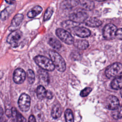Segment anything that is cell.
<instances>
[{"instance_id": "cell-1", "label": "cell", "mask_w": 122, "mask_h": 122, "mask_svg": "<svg viewBox=\"0 0 122 122\" xmlns=\"http://www.w3.org/2000/svg\"><path fill=\"white\" fill-rule=\"evenodd\" d=\"M49 55L57 70L60 72L64 71L66 68V65L63 58L54 50L50 51Z\"/></svg>"}, {"instance_id": "cell-2", "label": "cell", "mask_w": 122, "mask_h": 122, "mask_svg": "<svg viewBox=\"0 0 122 122\" xmlns=\"http://www.w3.org/2000/svg\"><path fill=\"white\" fill-rule=\"evenodd\" d=\"M35 63L42 69L48 71H52L55 67L52 60L44 56L37 55L34 58Z\"/></svg>"}, {"instance_id": "cell-3", "label": "cell", "mask_w": 122, "mask_h": 122, "mask_svg": "<svg viewBox=\"0 0 122 122\" xmlns=\"http://www.w3.org/2000/svg\"><path fill=\"white\" fill-rule=\"evenodd\" d=\"M105 74L108 78L117 77L122 74V64L115 62L108 66L105 70Z\"/></svg>"}, {"instance_id": "cell-4", "label": "cell", "mask_w": 122, "mask_h": 122, "mask_svg": "<svg viewBox=\"0 0 122 122\" xmlns=\"http://www.w3.org/2000/svg\"><path fill=\"white\" fill-rule=\"evenodd\" d=\"M56 35L65 43L72 44L74 42V39L72 35L64 29L58 28L56 30Z\"/></svg>"}, {"instance_id": "cell-5", "label": "cell", "mask_w": 122, "mask_h": 122, "mask_svg": "<svg viewBox=\"0 0 122 122\" xmlns=\"http://www.w3.org/2000/svg\"><path fill=\"white\" fill-rule=\"evenodd\" d=\"M22 36V33L20 30H13L7 37V41L11 46L15 47L18 45Z\"/></svg>"}, {"instance_id": "cell-6", "label": "cell", "mask_w": 122, "mask_h": 122, "mask_svg": "<svg viewBox=\"0 0 122 122\" xmlns=\"http://www.w3.org/2000/svg\"><path fill=\"white\" fill-rule=\"evenodd\" d=\"M117 27L112 24L109 23L106 25L103 29V36L107 40H111L116 37Z\"/></svg>"}, {"instance_id": "cell-7", "label": "cell", "mask_w": 122, "mask_h": 122, "mask_svg": "<svg viewBox=\"0 0 122 122\" xmlns=\"http://www.w3.org/2000/svg\"><path fill=\"white\" fill-rule=\"evenodd\" d=\"M18 105L21 111L23 112L28 111L30 105V98L26 93H22L18 100Z\"/></svg>"}, {"instance_id": "cell-8", "label": "cell", "mask_w": 122, "mask_h": 122, "mask_svg": "<svg viewBox=\"0 0 122 122\" xmlns=\"http://www.w3.org/2000/svg\"><path fill=\"white\" fill-rule=\"evenodd\" d=\"M88 17L87 13L82 10L73 12L69 15L70 20L78 23L84 22L86 20Z\"/></svg>"}, {"instance_id": "cell-9", "label": "cell", "mask_w": 122, "mask_h": 122, "mask_svg": "<svg viewBox=\"0 0 122 122\" xmlns=\"http://www.w3.org/2000/svg\"><path fill=\"white\" fill-rule=\"evenodd\" d=\"M105 106L107 109L113 110L119 106V101L116 97L111 95L106 99Z\"/></svg>"}, {"instance_id": "cell-10", "label": "cell", "mask_w": 122, "mask_h": 122, "mask_svg": "<svg viewBox=\"0 0 122 122\" xmlns=\"http://www.w3.org/2000/svg\"><path fill=\"white\" fill-rule=\"evenodd\" d=\"M26 72L21 68L16 69L13 73V80L17 84H21L24 82L26 79Z\"/></svg>"}, {"instance_id": "cell-11", "label": "cell", "mask_w": 122, "mask_h": 122, "mask_svg": "<svg viewBox=\"0 0 122 122\" xmlns=\"http://www.w3.org/2000/svg\"><path fill=\"white\" fill-rule=\"evenodd\" d=\"M74 33L80 38H86L90 36L91 31L87 28L84 27L76 26L73 28Z\"/></svg>"}, {"instance_id": "cell-12", "label": "cell", "mask_w": 122, "mask_h": 122, "mask_svg": "<svg viewBox=\"0 0 122 122\" xmlns=\"http://www.w3.org/2000/svg\"><path fill=\"white\" fill-rule=\"evenodd\" d=\"M23 19V15L22 14H17L12 19L9 30L11 31L16 30L21 24Z\"/></svg>"}, {"instance_id": "cell-13", "label": "cell", "mask_w": 122, "mask_h": 122, "mask_svg": "<svg viewBox=\"0 0 122 122\" xmlns=\"http://www.w3.org/2000/svg\"><path fill=\"white\" fill-rule=\"evenodd\" d=\"M80 0H64L60 4V7L62 9H69L72 8L79 4Z\"/></svg>"}, {"instance_id": "cell-14", "label": "cell", "mask_w": 122, "mask_h": 122, "mask_svg": "<svg viewBox=\"0 0 122 122\" xmlns=\"http://www.w3.org/2000/svg\"><path fill=\"white\" fill-rule=\"evenodd\" d=\"M62 113V109L61 105L59 103L55 104L51 110V115L52 117L54 119L59 118Z\"/></svg>"}, {"instance_id": "cell-15", "label": "cell", "mask_w": 122, "mask_h": 122, "mask_svg": "<svg viewBox=\"0 0 122 122\" xmlns=\"http://www.w3.org/2000/svg\"><path fill=\"white\" fill-rule=\"evenodd\" d=\"M102 24V21L95 17H91L86 20L85 21V25L90 27H97L101 26Z\"/></svg>"}, {"instance_id": "cell-16", "label": "cell", "mask_w": 122, "mask_h": 122, "mask_svg": "<svg viewBox=\"0 0 122 122\" xmlns=\"http://www.w3.org/2000/svg\"><path fill=\"white\" fill-rule=\"evenodd\" d=\"M79 4L85 10H91L94 7V3L91 0H80Z\"/></svg>"}, {"instance_id": "cell-17", "label": "cell", "mask_w": 122, "mask_h": 122, "mask_svg": "<svg viewBox=\"0 0 122 122\" xmlns=\"http://www.w3.org/2000/svg\"><path fill=\"white\" fill-rule=\"evenodd\" d=\"M111 87L114 90H119L122 88V76L116 77L111 83Z\"/></svg>"}, {"instance_id": "cell-18", "label": "cell", "mask_w": 122, "mask_h": 122, "mask_svg": "<svg viewBox=\"0 0 122 122\" xmlns=\"http://www.w3.org/2000/svg\"><path fill=\"white\" fill-rule=\"evenodd\" d=\"M14 9H15V6H12L11 5V6H10L7 7L5 9H4L3 10H2L0 13L1 20H6L9 17L10 13L13 12Z\"/></svg>"}, {"instance_id": "cell-19", "label": "cell", "mask_w": 122, "mask_h": 122, "mask_svg": "<svg viewBox=\"0 0 122 122\" xmlns=\"http://www.w3.org/2000/svg\"><path fill=\"white\" fill-rule=\"evenodd\" d=\"M75 47L79 50H85L89 47V42L85 40H77L73 42Z\"/></svg>"}, {"instance_id": "cell-20", "label": "cell", "mask_w": 122, "mask_h": 122, "mask_svg": "<svg viewBox=\"0 0 122 122\" xmlns=\"http://www.w3.org/2000/svg\"><path fill=\"white\" fill-rule=\"evenodd\" d=\"M42 11V8L39 5L32 8L27 13V16L30 18H33L40 14Z\"/></svg>"}, {"instance_id": "cell-21", "label": "cell", "mask_w": 122, "mask_h": 122, "mask_svg": "<svg viewBox=\"0 0 122 122\" xmlns=\"http://www.w3.org/2000/svg\"><path fill=\"white\" fill-rule=\"evenodd\" d=\"M49 44L54 49L59 50L61 47V44L60 41L55 38H51L48 41Z\"/></svg>"}, {"instance_id": "cell-22", "label": "cell", "mask_w": 122, "mask_h": 122, "mask_svg": "<svg viewBox=\"0 0 122 122\" xmlns=\"http://www.w3.org/2000/svg\"><path fill=\"white\" fill-rule=\"evenodd\" d=\"M112 111V116L114 119L118 120L122 117V106H119Z\"/></svg>"}, {"instance_id": "cell-23", "label": "cell", "mask_w": 122, "mask_h": 122, "mask_svg": "<svg viewBox=\"0 0 122 122\" xmlns=\"http://www.w3.org/2000/svg\"><path fill=\"white\" fill-rule=\"evenodd\" d=\"M46 91H47L43 86L39 85L36 90L37 97L40 100H42L46 97Z\"/></svg>"}, {"instance_id": "cell-24", "label": "cell", "mask_w": 122, "mask_h": 122, "mask_svg": "<svg viewBox=\"0 0 122 122\" xmlns=\"http://www.w3.org/2000/svg\"><path fill=\"white\" fill-rule=\"evenodd\" d=\"M80 23L74 22L71 20L64 21L62 22L61 25L65 28L66 29H71L79 25Z\"/></svg>"}, {"instance_id": "cell-25", "label": "cell", "mask_w": 122, "mask_h": 122, "mask_svg": "<svg viewBox=\"0 0 122 122\" xmlns=\"http://www.w3.org/2000/svg\"><path fill=\"white\" fill-rule=\"evenodd\" d=\"M45 70H40L39 71H38V74H39V77L40 79H41L42 81H44L45 82H49V78L48 73L46 72Z\"/></svg>"}, {"instance_id": "cell-26", "label": "cell", "mask_w": 122, "mask_h": 122, "mask_svg": "<svg viewBox=\"0 0 122 122\" xmlns=\"http://www.w3.org/2000/svg\"><path fill=\"white\" fill-rule=\"evenodd\" d=\"M66 121L67 122H72L74 121L72 111L70 109L66 110L64 113Z\"/></svg>"}, {"instance_id": "cell-27", "label": "cell", "mask_w": 122, "mask_h": 122, "mask_svg": "<svg viewBox=\"0 0 122 122\" xmlns=\"http://www.w3.org/2000/svg\"><path fill=\"white\" fill-rule=\"evenodd\" d=\"M53 11H54V10L52 7H48L46 10L44 15V17H43L44 21H47L49 20L51 17L53 13Z\"/></svg>"}, {"instance_id": "cell-28", "label": "cell", "mask_w": 122, "mask_h": 122, "mask_svg": "<svg viewBox=\"0 0 122 122\" xmlns=\"http://www.w3.org/2000/svg\"><path fill=\"white\" fill-rule=\"evenodd\" d=\"M27 76L29 82L32 84L35 81V74L31 70H28L27 72Z\"/></svg>"}, {"instance_id": "cell-29", "label": "cell", "mask_w": 122, "mask_h": 122, "mask_svg": "<svg viewBox=\"0 0 122 122\" xmlns=\"http://www.w3.org/2000/svg\"><path fill=\"white\" fill-rule=\"evenodd\" d=\"M92 91V89L90 87H86L83 89L80 92V95L81 97H86L88 96Z\"/></svg>"}, {"instance_id": "cell-30", "label": "cell", "mask_w": 122, "mask_h": 122, "mask_svg": "<svg viewBox=\"0 0 122 122\" xmlns=\"http://www.w3.org/2000/svg\"><path fill=\"white\" fill-rule=\"evenodd\" d=\"M14 121L16 122H26V121L24 117L19 112H18L16 117L14 119Z\"/></svg>"}, {"instance_id": "cell-31", "label": "cell", "mask_w": 122, "mask_h": 122, "mask_svg": "<svg viewBox=\"0 0 122 122\" xmlns=\"http://www.w3.org/2000/svg\"><path fill=\"white\" fill-rule=\"evenodd\" d=\"M116 37L119 40H122V28L117 29L116 33Z\"/></svg>"}, {"instance_id": "cell-32", "label": "cell", "mask_w": 122, "mask_h": 122, "mask_svg": "<svg viewBox=\"0 0 122 122\" xmlns=\"http://www.w3.org/2000/svg\"><path fill=\"white\" fill-rule=\"evenodd\" d=\"M53 97V94L50 91H46V98L48 99H51Z\"/></svg>"}, {"instance_id": "cell-33", "label": "cell", "mask_w": 122, "mask_h": 122, "mask_svg": "<svg viewBox=\"0 0 122 122\" xmlns=\"http://www.w3.org/2000/svg\"><path fill=\"white\" fill-rule=\"evenodd\" d=\"M36 119L35 118V117L33 115H31L29 118V120H28V121L29 122H36Z\"/></svg>"}, {"instance_id": "cell-34", "label": "cell", "mask_w": 122, "mask_h": 122, "mask_svg": "<svg viewBox=\"0 0 122 122\" xmlns=\"http://www.w3.org/2000/svg\"><path fill=\"white\" fill-rule=\"evenodd\" d=\"M5 1L8 4L13 5L15 3V0H5Z\"/></svg>"}, {"instance_id": "cell-35", "label": "cell", "mask_w": 122, "mask_h": 122, "mask_svg": "<svg viewBox=\"0 0 122 122\" xmlns=\"http://www.w3.org/2000/svg\"><path fill=\"white\" fill-rule=\"evenodd\" d=\"M120 94H121V97H122V88L121 89V92H120Z\"/></svg>"}, {"instance_id": "cell-36", "label": "cell", "mask_w": 122, "mask_h": 122, "mask_svg": "<svg viewBox=\"0 0 122 122\" xmlns=\"http://www.w3.org/2000/svg\"><path fill=\"white\" fill-rule=\"evenodd\" d=\"M96 1H104V0H95Z\"/></svg>"}]
</instances>
